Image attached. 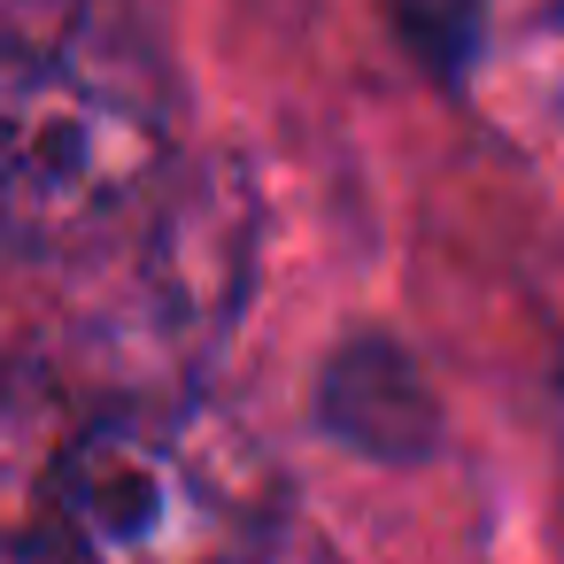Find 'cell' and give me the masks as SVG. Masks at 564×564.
Masks as SVG:
<instances>
[{
  "label": "cell",
  "instance_id": "cell-1",
  "mask_svg": "<svg viewBox=\"0 0 564 564\" xmlns=\"http://www.w3.org/2000/svg\"><path fill=\"white\" fill-rule=\"evenodd\" d=\"M178 155V94L140 0H17L0 17V232L86 256Z\"/></svg>",
  "mask_w": 564,
  "mask_h": 564
},
{
  "label": "cell",
  "instance_id": "cell-2",
  "mask_svg": "<svg viewBox=\"0 0 564 564\" xmlns=\"http://www.w3.org/2000/svg\"><path fill=\"white\" fill-rule=\"evenodd\" d=\"M271 533V448L194 387L70 417L47 564H256Z\"/></svg>",
  "mask_w": 564,
  "mask_h": 564
},
{
  "label": "cell",
  "instance_id": "cell-3",
  "mask_svg": "<svg viewBox=\"0 0 564 564\" xmlns=\"http://www.w3.org/2000/svg\"><path fill=\"white\" fill-rule=\"evenodd\" d=\"M86 263L78 348L117 394H186L248 286V194L232 171H171L117 232L86 248Z\"/></svg>",
  "mask_w": 564,
  "mask_h": 564
},
{
  "label": "cell",
  "instance_id": "cell-4",
  "mask_svg": "<svg viewBox=\"0 0 564 564\" xmlns=\"http://www.w3.org/2000/svg\"><path fill=\"white\" fill-rule=\"evenodd\" d=\"M63 441H70V402L40 379L0 371V564H47Z\"/></svg>",
  "mask_w": 564,
  "mask_h": 564
},
{
  "label": "cell",
  "instance_id": "cell-5",
  "mask_svg": "<svg viewBox=\"0 0 564 564\" xmlns=\"http://www.w3.org/2000/svg\"><path fill=\"white\" fill-rule=\"evenodd\" d=\"M495 9H502V0H394V17L410 24V40L425 47V63H433V70H448V78L479 55V40H487V24H495Z\"/></svg>",
  "mask_w": 564,
  "mask_h": 564
},
{
  "label": "cell",
  "instance_id": "cell-6",
  "mask_svg": "<svg viewBox=\"0 0 564 564\" xmlns=\"http://www.w3.org/2000/svg\"><path fill=\"white\" fill-rule=\"evenodd\" d=\"M9 271H17V248H9V232H0V286H9Z\"/></svg>",
  "mask_w": 564,
  "mask_h": 564
}]
</instances>
